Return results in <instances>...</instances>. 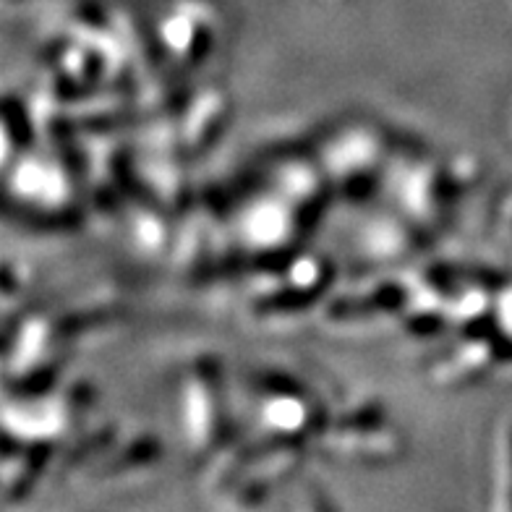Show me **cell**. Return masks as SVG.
I'll return each mask as SVG.
<instances>
[{
  "label": "cell",
  "instance_id": "6da1fadb",
  "mask_svg": "<svg viewBox=\"0 0 512 512\" xmlns=\"http://www.w3.org/2000/svg\"><path fill=\"white\" fill-rule=\"evenodd\" d=\"M395 155L390 134L371 121H348L332 131L317 149L324 178L345 202H358L384 183Z\"/></svg>",
  "mask_w": 512,
  "mask_h": 512
},
{
  "label": "cell",
  "instance_id": "7a4b0ae2",
  "mask_svg": "<svg viewBox=\"0 0 512 512\" xmlns=\"http://www.w3.org/2000/svg\"><path fill=\"white\" fill-rule=\"evenodd\" d=\"M473 178L460 165H442L424 152H403L390 160L384 186L395 196V209L408 217L418 230L439 228L450 217V209Z\"/></svg>",
  "mask_w": 512,
  "mask_h": 512
},
{
  "label": "cell",
  "instance_id": "3957f363",
  "mask_svg": "<svg viewBox=\"0 0 512 512\" xmlns=\"http://www.w3.org/2000/svg\"><path fill=\"white\" fill-rule=\"evenodd\" d=\"M311 217L285 199L283 194L272 186L243 199L230 212V236L236 238L241 249L249 251L254 262H270V259H283L288 251L296 246V241L304 236V225Z\"/></svg>",
  "mask_w": 512,
  "mask_h": 512
},
{
  "label": "cell",
  "instance_id": "277c9868",
  "mask_svg": "<svg viewBox=\"0 0 512 512\" xmlns=\"http://www.w3.org/2000/svg\"><path fill=\"white\" fill-rule=\"evenodd\" d=\"M254 424L264 442L285 445H301L324 426L317 400L306 384L283 371H267L254 382Z\"/></svg>",
  "mask_w": 512,
  "mask_h": 512
},
{
  "label": "cell",
  "instance_id": "5b68a950",
  "mask_svg": "<svg viewBox=\"0 0 512 512\" xmlns=\"http://www.w3.org/2000/svg\"><path fill=\"white\" fill-rule=\"evenodd\" d=\"M157 55L178 71H191L215 48L217 8L212 0H170L152 19Z\"/></svg>",
  "mask_w": 512,
  "mask_h": 512
},
{
  "label": "cell",
  "instance_id": "8992f818",
  "mask_svg": "<svg viewBox=\"0 0 512 512\" xmlns=\"http://www.w3.org/2000/svg\"><path fill=\"white\" fill-rule=\"evenodd\" d=\"M408 309V285L384 280L369 290L348 293L322 309V327L332 337L343 340H369L387 330H400Z\"/></svg>",
  "mask_w": 512,
  "mask_h": 512
},
{
  "label": "cell",
  "instance_id": "52a82bcc",
  "mask_svg": "<svg viewBox=\"0 0 512 512\" xmlns=\"http://www.w3.org/2000/svg\"><path fill=\"white\" fill-rule=\"evenodd\" d=\"M322 445L348 463H390L403 450V439L387 421L379 403H361L356 408L337 413L330 424L322 426Z\"/></svg>",
  "mask_w": 512,
  "mask_h": 512
},
{
  "label": "cell",
  "instance_id": "ba28073f",
  "mask_svg": "<svg viewBox=\"0 0 512 512\" xmlns=\"http://www.w3.org/2000/svg\"><path fill=\"white\" fill-rule=\"evenodd\" d=\"M181 429L186 447L207 455L223 439V390L220 364L212 356L196 358L181 382Z\"/></svg>",
  "mask_w": 512,
  "mask_h": 512
},
{
  "label": "cell",
  "instance_id": "9c48e42d",
  "mask_svg": "<svg viewBox=\"0 0 512 512\" xmlns=\"http://www.w3.org/2000/svg\"><path fill=\"white\" fill-rule=\"evenodd\" d=\"M19 157L16 168L8 165V194L14 196V202L40 217L63 215L74 199V176L66 160L34 152Z\"/></svg>",
  "mask_w": 512,
  "mask_h": 512
},
{
  "label": "cell",
  "instance_id": "30bf717a",
  "mask_svg": "<svg viewBox=\"0 0 512 512\" xmlns=\"http://www.w3.org/2000/svg\"><path fill=\"white\" fill-rule=\"evenodd\" d=\"M230 102L225 92L220 89H204L194 100L186 105L181 118H162L168 126L170 136L160 144V152H173V155H202L204 149L212 147L217 134L223 131L225 121H228Z\"/></svg>",
  "mask_w": 512,
  "mask_h": 512
},
{
  "label": "cell",
  "instance_id": "8fae6325",
  "mask_svg": "<svg viewBox=\"0 0 512 512\" xmlns=\"http://www.w3.org/2000/svg\"><path fill=\"white\" fill-rule=\"evenodd\" d=\"M421 230L395 212L366 217L364 225L356 230V249L369 264H392L411 256L418 249Z\"/></svg>",
  "mask_w": 512,
  "mask_h": 512
},
{
  "label": "cell",
  "instance_id": "7c38bea8",
  "mask_svg": "<svg viewBox=\"0 0 512 512\" xmlns=\"http://www.w3.org/2000/svg\"><path fill=\"white\" fill-rule=\"evenodd\" d=\"M494 505L502 510H512V424L507 426L497 445V460H494Z\"/></svg>",
  "mask_w": 512,
  "mask_h": 512
}]
</instances>
